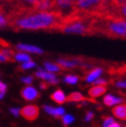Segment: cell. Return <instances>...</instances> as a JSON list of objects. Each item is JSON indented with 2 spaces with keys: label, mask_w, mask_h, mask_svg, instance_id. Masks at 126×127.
I'll return each mask as SVG.
<instances>
[{
  "label": "cell",
  "mask_w": 126,
  "mask_h": 127,
  "mask_svg": "<svg viewBox=\"0 0 126 127\" xmlns=\"http://www.w3.org/2000/svg\"><path fill=\"white\" fill-rule=\"evenodd\" d=\"M124 101L125 100L123 98L115 96V95H113V94H106L103 97V103L106 106H115V105L123 103Z\"/></svg>",
  "instance_id": "30bf717a"
},
{
  "label": "cell",
  "mask_w": 126,
  "mask_h": 127,
  "mask_svg": "<svg viewBox=\"0 0 126 127\" xmlns=\"http://www.w3.org/2000/svg\"><path fill=\"white\" fill-rule=\"evenodd\" d=\"M43 110H45L48 114L54 116L55 118H60L62 116L65 115V111L63 107H53L50 105H45L43 106Z\"/></svg>",
  "instance_id": "5bb4252c"
},
{
  "label": "cell",
  "mask_w": 126,
  "mask_h": 127,
  "mask_svg": "<svg viewBox=\"0 0 126 127\" xmlns=\"http://www.w3.org/2000/svg\"><path fill=\"white\" fill-rule=\"evenodd\" d=\"M62 121H63V124H64L65 126H67V125L71 124L74 121V118L71 115H68V114H66V115H64L62 117Z\"/></svg>",
  "instance_id": "603a6c76"
},
{
  "label": "cell",
  "mask_w": 126,
  "mask_h": 127,
  "mask_svg": "<svg viewBox=\"0 0 126 127\" xmlns=\"http://www.w3.org/2000/svg\"><path fill=\"white\" fill-rule=\"evenodd\" d=\"M20 1L26 2V3H30V4H35L37 1H39V0H20Z\"/></svg>",
  "instance_id": "e575fe53"
},
{
  "label": "cell",
  "mask_w": 126,
  "mask_h": 127,
  "mask_svg": "<svg viewBox=\"0 0 126 127\" xmlns=\"http://www.w3.org/2000/svg\"><path fill=\"white\" fill-rule=\"evenodd\" d=\"M43 66L47 69V71L50 72H59L61 71V66L58 64V63H53V62H45L43 63Z\"/></svg>",
  "instance_id": "ac0fdd59"
},
{
  "label": "cell",
  "mask_w": 126,
  "mask_h": 127,
  "mask_svg": "<svg viewBox=\"0 0 126 127\" xmlns=\"http://www.w3.org/2000/svg\"><path fill=\"white\" fill-rule=\"evenodd\" d=\"M110 127H121V125L119 124V123H117V122H114V123H113Z\"/></svg>",
  "instance_id": "d590c367"
},
{
  "label": "cell",
  "mask_w": 126,
  "mask_h": 127,
  "mask_svg": "<svg viewBox=\"0 0 126 127\" xmlns=\"http://www.w3.org/2000/svg\"><path fill=\"white\" fill-rule=\"evenodd\" d=\"M118 14H119V18L126 20V3L120 6V7H118Z\"/></svg>",
  "instance_id": "cb8c5ba5"
},
{
  "label": "cell",
  "mask_w": 126,
  "mask_h": 127,
  "mask_svg": "<svg viewBox=\"0 0 126 127\" xmlns=\"http://www.w3.org/2000/svg\"><path fill=\"white\" fill-rule=\"evenodd\" d=\"M20 112H21V110H19V109H14V107H12V109H10V113H11L14 116H18L19 114H20Z\"/></svg>",
  "instance_id": "836d02e7"
},
{
  "label": "cell",
  "mask_w": 126,
  "mask_h": 127,
  "mask_svg": "<svg viewBox=\"0 0 126 127\" xmlns=\"http://www.w3.org/2000/svg\"><path fill=\"white\" fill-rule=\"evenodd\" d=\"M93 117H94V114H93L92 112H88L87 115H86V117H85V121H86V122L91 121V120L93 119Z\"/></svg>",
  "instance_id": "1f68e13d"
},
{
  "label": "cell",
  "mask_w": 126,
  "mask_h": 127,
  "mask_svg": "<svg viewBox=\"0 0 126 127\" xmlns=\"http://www.w3.org/2000/svg\"><path fill=\"white\" fill-rule=\"evenodd\" d=\"M102 32L112 37H126V20L122 18H110L100 26Z\"/></svg>",
  "instance_id": "7a4b0ae2"
},
{
  "label": "cell",
  "mask_w": 126,
  "mask_h": 127,
  "mask_svg": "<svg viewBox=\"0 0 126 127\" xmlns=\"http://www.w3.org/2000/svg\"><path fill=\"white\" fill-rule=\"evenodd\" d=\"M102 72H103L102 68H100V67L94 68L87 74V77L85 78V81L87 82V83H93V82H95L97 79L100 78V75L102 74Z\"/></svg>",
  "instance_id": "9a60e30c"
},
{
  "label": "cell",
  "mask_w": 126,
  "mask_h": 127,
  "mask_svg": "<svg viewBox=\"0 0 126 127\" xmlns=\"http://www.w3.org/2000/svg\"><path fill=\"white\" fill-rule=\"evenodd\" d=\"M6 89H7V87H6V85L3 83V82H0V92L5 93Z\"/></svg>",
  "instance_id": "d6a6232c"
},
{
  "label": "cell",
  "mask_w": 126,
  "mask_h": 127,
  "mask_svg": "<svg viewBox=\"0 0 126 127\" xmlns=\"http://www.w3.org/2000/svg\"><path fill=\"white\" fill-rule=\"evenodd\" d=\"M112 1L117 6V7H120V6H122L123 4L126 3V0H112Z\"/></svg>",
  "instance_id": "f546056e"
},
{
  "label": "cell",
  "mask_w": 126,
  "mask_h": 127,
  "mask_svg": "<svg viewBox=\"0 0 126 127\" xmlns=\"http://www.w3.org/2000/svg\"><path fill=\"white\" fill-rule=\"evenodd\" d=\"M61 30L67 34H86L90 32V26L86 21L78 19L66 23Z\"/></svg>",
  "instance_id": "3957f363"
},
{
  "label": "cell",
  "mask_w": 126,
  "mask_h": 127,
  "mask_svg": "<svg viewBox=\"0 0 126 127\" xmlns=\"http://www.w3.org/2000/svg\"><path fill=\"white\" fill-rule=\"evenodd\" d=\"M58 22V16L55 12L38 11L25 15L15 21V26L19 29L38 30L54 27Z\"/></svg>",
  "instance_id": "6da1fadb"
},
{
  "label": "cell",
  "mask_w": 126,
  "mask_h": 127,
  "mask_svg": "<svg viewBox=\"0 0 126 127\" xmlns=\"http://www.w3.org/2000/svg\"><path fill=\"white\" fill-rule=\"evenodd\" d=\"M106 92V88L105 86H100V85H94L92 88L89 89L88 91V94L89 96L92 98H97L99 96H101Z\"/></svg>",
  "instance_id": "4fadbf2b"
},
{
  "label": "cell",
  "mask_w": 126,
  "mask_h": 127,
  "mask_svg": "<svg viewBox=\"0 0 126 127\" xmlns=\"http://www.w3.org/2000/svg\"><path fill=\"white\" fill-rule=\"evenodd\" d=\"M116 87L118 88H122V89H126V81H118L116 82Z\"/></svg>",
  "instance_id": "83f0119b"
},
{
  "label": "cell",
  "mask_w": 126,
  "mask_h": 127,
  "mask_svg": "<svg viewBox=\"0 0 126 127\" xmlns=\"http://www.w3.org/2000/svg\"><path fill=\"white\" fill-rule=\"evenodd\" d=\"M125 127H126V126H125Z\"/></svg>",
  "instance_id": "74e56055"
},
{
  "label": "cell",
  "mask_w": 126,
  "mask_h": 127,
  "mask_svg": "<svg viewBox=\"0 0 126 127\" xmlns=\"http://www.w3.org/2000/svg\"><path fill=\"white\" fill-rule=\"evenodd\" d=\"M51 99L58 104H62V103H64L65 101H67V97L65 96L64 92L62 90H56L54 93H52Z\"/></svg>",
  "instance_id": "e0dca14e"
},
{
  "label": "cell",
  "mask_w": 126,
  "mask_h": 127,
  "mask_svg": "<svg viewBox=\"0 0 126 127\" xmlns=\"http://www.w3.org/2000/svg\"><path fill=\"white\" fill-rule=\"evenodd\" d=\"M104 0H74L75 7L81 10H94L103 6Z\"/></svg>",
  "instance_id": "277c9868"
},
{
  "label": "cell",
  "mask_w": 126,
  "mask_h": 127,
  "mask_svg": "<svg viewBox=\"0 0 126 127\" xmlns=\"http://www.w3.org/2000/svg\"><path fill=\"white\" fill-rule=\"evenodd\" d=\"M20 114L22 115L23 118L28 120V121H34L39 115V109H38V106H36V105L29 104V105L22 107Z\"/></svg>",
  "instance_id": "5b68a950"
},
{
  "label": "cell",
  "mask_w": 126,
  "mask_h": 127,
  "mask_svg": "<svg viewBox=\"0 0 126 127\" xmlns=\"http://www.w3.org/2000/svg\"><path fill=\"white\" fill-rule=\"evenodd\" d=\"M85 97L84 95L80 92H72L67 96V101H71V102H80V101H84Z\"/></svg>",
  "instance_id": "d6986e66"
},
{
  "label": "cell",
  "mask_w": 126,
  "mask_h": 127,
  "mask_svg": "<svg viewBox=\"0 0 126 127\" xmlns=\"http://www.w3.org/2000/svg\"><path fill=\"white\" fill-rule=\"evenodd\" d=\"M21 95H22V97L25 100L31 101V100H34V99L39 97V92L37 91L34 87L27 86V87H25L24 89H22Z\"/></svg>",
  "instance_id": "52a82bcc"
},
{
  "label": "cell",
  "mask_w": 126,
  "mask_h": 127,
  "mask_svg": "<svg viewBox=\"0 0 126 127\" xmlns=\"http://www.w3.org/2000/svg\"><path fill=\"white\" fill-rule=\"evenodd\" d=\"M36 66V63L32 60H29V61H26V62H24L22 63V65H21V68L22 69H30V68H33Z\"/></svg>",
  "instance_id": "7402d4cb"
},
{
  "label": "cell",
  "mask_w": 126,
  "mask_h": 127,
  "mask_svg": "<svg viewBox=\"0 0 126 127\" xmlns=\"http://www.w3.org/2000/svg\"><path fill=\"white\" fill-rule=\"evenodd\" d=\"M54 4V0H39V1H37L34 6L37 10L39 11H46L47 9L51 8Z\"/></svg>",
  "instance_id": "2e32d148"
},
{
  "label": "cell",
  "mask_w": 126,
  "mask_h": 127,
  "mask_svg": "<svg viewBox=\"0 0 126 127\" xmlns=\"http://www.w3.org/2000/svg\"><path fill=\"white\" fill-rule=\"evenodd\" d=\"M32 81H33V78L31 77V75H29V77L22 78V82H23V83H25V84H27V85H29V84L32 83Z\"/></svg>",
  "instance_id": "f1b7e54d"
},
{
  "label": "cell",
  "mask_w": 126,
  "mask_h": 127,
  "mask_svg": "<svg viewBox=\"0 0 126 127\" xmlns=\"http://www.w3.org/2000/svg\"><path fill=\"white\" fill-rule=\"evenodd\" d=\"M57 63L62 68H74L77 66L84 65V63L79 59H64V58H59L57 60Z\"/></svg>",
  "instance_id": "9c48e42d"
},
{
  "label": "cell",
  "mask_w": 126,
  "mask_h": 127,
  "mask_svg": "<svg viewBox=\"0 0 126 127\" xmlns=\"http://www.w3.org/2000/svg\"><path fill=\"white\" fill-rule=\"evenodd\" d=\"M112 113L116 118L120 120H126V103H121L113 107Z\"/></svg>",
  "instance_id": "7c38bea8"
},
{
  "label": "cell",
  "mask_w": 126,
  "mask_h": 127,
  "mask_svg": "<svg viewBox=\"0 0 126 127\" xmlns=\"http://www.w3.org/2000/svg\"><path fill=\"white\" fill-rule=\"evenodd\" d=\"M15 57V60L16 61H19V62H26V61H29L31 60V57L26 53V52H20V53H17L14 55Z\"/></svg>",
  "instance_id": "ffe728a7"
},
{
  "label": "cell",
  "mask_w": 126,
  "mask_h": 127,
  "mask_svg": "<svg viewBox=\"0 0 126 127\" xmlns=\"http://www.w3.org/2000/svg\"><path fill=\"white\" fill-rule=\"evenodd\" d=\"M10 58L8 56H6L4 53H2V52H0V63L1 62H6V61H8Z\"/></svg>",
  "instance_id": "4dcf8cb0"
},
{
  "label": "cell",
  "mask_w": 126,
  "mask_h": 127,
  "mask_svg": "<svg viewBox=\"0 0 126 127\" xmlns=\"http://www.w3.org/2000/svg\"><path fill=\"white\" fill-rule=\"evenodd\" d=\"M6 25H7V20H6L5 16H3L2 14H0V29L4 28Z\"/></svg>",
  "instance_id": "484cf974"
},
{
  "label": "cell",
  "mask_w": 126,
  "mask_h": 127,
  "mask_svg": "<svg viewBox=\"0 0 126 127\" xmlns=\"http://www.w3.org/2000/svg\"><path fill=\"white\" fill-rule=\"evenodd\" d=\"M114 122H115L114 118H112V117H104V118H103L102 127H110Z\"/></svg>",
  "instance_id": "d4e9b609"
},
{
  "label": "cell",
  "mask_w": 126,
  "mask_h": 127,
  "mask_svg": "<svg viewBox=\"0 0 126 127\" xmlns=\"http://www.w3.org/2000/svg\"><path fill=\"white\" fill-rule=\"evenodd\" d=\"M19 51H24L26 53H32V54H42L43 51L35 46H31V44H24V43H19L16 47Z\"/></svg>",
  "instance_id": "8fae6325"
},
{
  "label": "cell",
  "mask_w": 126,
  "mask_h": 127,
  "mask_svg": "<svg viewBox=\"0 0 126 127\" xmlns=\"http://www.w3.org/2000/svg\"><path fill=\"white\" fill-rule=\"evenodd\" d=\"M35 75H36L37 78L41 79V80H45V81L49 82V83L52 84V85H56V84L59 83V80L56 78V75H55L53 72L45 71V70H42L41 68H39L38 70L35 72Z\"/></svg>",
  "instance_id": "8992f818"
},
{
  "label": "cell",
  "mask_w": 126,
  "mask_h": 127,
  "mask_svg": "<svg viewBox=\"0 0 126 127\" xmlns=\"http://www.w3.org/2000/svg\"><path fill=\"white\" fill-rule=\"evenodd\" d=\"M4 97V93H2V92H0V99H2Z\"/></svg>",
  "instance_id": "8d00e7d4"
},
{
  "label": "cell",
  "mask_w": 126,
  "mask_h": 127,
  "mask_svg": "<svg viewBox=\"0 0 126 127\" xmlns=\"http://www.w3.org/2000/svg\"><path fill=\"white\" fill-rule=\"evenodd\" d=\"M54 5L59 11L69 12L74 5V0H54Z\"/></svg>",
  "instance_id": "ba28073f"
},
{
  "label": "cell",
  "mask_w": 126,
  "mask_h": 127,
  "mask_svg": "<svg viewBox=\"0 0 126 127\" xmlns=\"http://www.w3.org/2000/svg\"><path fill=\"white\" fill-rule=\"evenodd\" d=\"M93 84L94 85H100V86H105L106 84H108V81L104 80V79H101V78H99L97 79L95 82H93Z\"/></svg>",
  "instance_id": "4316f807"
},
{
  "label": "cell",
  "mask_w": 126,
  "mask_h": 127,
  "mask_svg": "<svg viewBox=\"0 0 126 127\" xmlns=\"http://www.w3.org/2000/svg\"><path fill=\"white\" fill-rule=\"evenodd\" d=\"M64 82L69 85H75L79 82V77L73 74H68L64 78Z\"/></svg>",
  "instance_id": "44dd1931"
}]
</instances>
